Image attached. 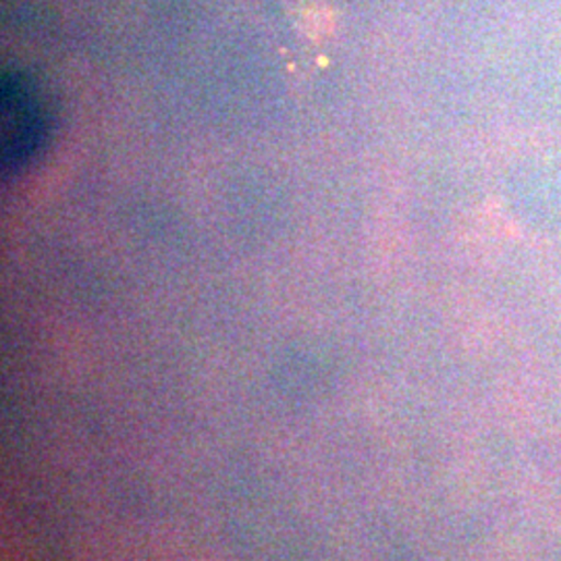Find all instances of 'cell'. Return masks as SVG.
<instances>
[{"mask_svg":"<svg viewBox=\"0 0 561 561\" xmlns=\"http://www.w3.org/2000/svg\"><path fill=\"white\" fill-rule=\"evenodd\" d=\"M44 138V113L30 81L20 76L2 80V159L9 169L27 161Z\"/></svg>","mask_w":561,"mask_h":561,"instance_id":"obj_1","label":"cell"}]
</instances>
